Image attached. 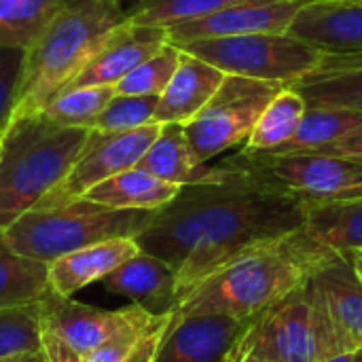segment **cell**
<instances>
[{"instance_id":"1","label":"cell","mask_w":362,"mask_h":362,"mask_svg":"<svg viewBox=\"0 0 362 362\" xmlns=\"http://www.w3.org/2000/svg\"><path fill=\"white\" fill-rule=\"evenodd\" d=\"M221 182L187 185L136 235L142 252L168 263L178 295L225 263L280 242L308 221V206L225 159Z\"/></svg>"},{"instance_id":"2","label":"cell","mask_w":362,"mask_h":362,"mask_svg":"<svg viewBox=\"0 0 362 362\" xmlns=\"http://www.w3.org/2000/svg\"><path fill=\"white\" fill-rule=\"evenodd\" d=\"M125 21L123 0H66L51 25L25 51L13 121L42 112Z\"/></svg>"},{"instance_id":"3","label":"cell","mask_w":362,"mask_h":362,"mask_svg":"<svg viewBox=\"0 0 362 362\" xmlns=\"http://www.w3.org/2000/svg\"><path fill=\"white\" fill-rule=\"evenodd\" d=\"M291 235L246 252L197 280L176 297L170 312L257 318L278 305L299 291L312 274L293 252Z\"/></svg>"},{"instance_id":"4","label":"cell","mask_w":362,"mask_h":362,"mask_svg":"<svg viewBox=\"0 0 362 362\" xmlns=\"http://www.w3.org/2000/svg\"><path fill=\"white\" fill-rule=\"evenodd\" d=\"M89 129L42 115L11 121L0 148V231L32 210L72 170Z\"/></svg>"},{"instance_id":"5","label":"cell","mask_w":362,"mask_h":362,"mask_svg":"<svg viewBox=\"0 0 362 362\" xmlns=\"http://www.w3.org/2000/svg\"><path fill=\"white\" fill-rule=\"evenodd\" d=\"M157 210H117L85 197L34 206L0 231V242L15 255L53 263L74 250L115 238H136Z\"/></svg>"},{"instance_id":"6","label":"cell","mask_w":362,"mask_h":362,"mask_svg":"<svg viewBox=\"0 0 362 362\" xmlns=\"http://www.w3.org/2000/svg\"><path fill=\"white\" fill-rule=\"evenodd\" d=\"M231 159L261 182L310 206L362 197V163L322 153L240 151Z\"/></svg>"},{"instance_id":"7","label":"cell","mask_w":362,"mask_h":362,"mask_svg":"<svg viewBox=\"0 0 362 362\" xmlns=\"http://www.w3.org/2000/svg\"><path fill=\"white\" fill-rule=\"evenodd\" d=\"M178 49L216 66L225 74L293 85L310 74L325 53L291 34H244L204 38Z\"/></svg>"},{"instance_id":"8","label":"cell","mask_w":362,"mask_h":362,"mask_svg":"<svg viewBox=\"0 0 362 362\" xmlns=\"http://www.w3.org/2000/svg\"><path fill=\"white\" fill-rule=\"evenodd\" d=\"M282 83L227 74L214 98L185 123V136L199 161L246 144L265 106L284 89Z\"/></svg>"},{"instance_id":"9","label":"cell","mask_w":362,"mask_h":362,"mask_svg":"<svg viewBox=\"0 0 362 362\" xmlns=\"http://www.w3.org/2000/svg\"><path fill=\"white\" fill-rule=\"evenodd\" d=\"M261 356L276 362H322V329L308 282L255 318L229 362Z\"/></svg>"},{"instance_id":"10","label":"cell","mask_w":362,"mask_h":362,"mask_svg":"<svg viewBox=\"0 0 362 362\" xmlns=\"http://www.w3.org/2000/svg\"><path fill=\"white\" fill-rule=\"evenodd\" d=\"M161 132V123H151L132 132H98L89 129V136L68 172V176L47 193L36 206H53L83 197L95 185L132 170L140 163L148 146Z\"/></svg>"},{"instance_id":"11","label":"cell","mask_w":362,"mask_h":362,"mask_svg":"<svg viewBox=\"0 0 362 362\" xmlns=\"http://www.w3.org/2000/svg\"><path fill=\"white\" fill-rule=\"evenodd\" d=\"M151 316L155 314L138 303L121 310H102L95 305L72 301L70 297H59L53 291L40 301L42 331L53 333L81 356H87L89 352L100 348L106 339H110L127 325L146 320Z\"/></svg>"},{"instance_id":"12","label":"cell","mask_w":362,"mask_h":362,"mask_svg":"<svg viewBox=\"0 0 362 362\" xmlns=\"http://www.w3.org/2000/svg\"><path fill=\"white\" fill-rule=\"evenodd\" d=\"M255 318L174 314L155 362H229Z\"/></svg>"},{"instance_id":"13","label":"cell","mask_w":362,"mask_h":362,"mask_svg":"<svg viewBox=\"0 0 362 362\" xmlns=\"http://www.w3.org/2000/svg\"><path fill=\"white\" fill-rule=\"evenodd\" d=\"M308 288L346 352L362 350V278L348 255L322 259L310 274Z\"/></svg>"},{"instance_id":"14","label":"cell","mask_w":362,"mask_h":362,"mask_svg":"<svg viewBox=\"0 0 362 362\" xmlns=\"http://www.w3.org/2000/svg\"><path fill=\"white\" fill-rule=\"evenodd\" d=\"M305 0H244L208 17L165 28L168 40L180 47L191 40L244 34H284Z\"/></svg>"},{"instance_id":"15","label":"cell","mask_w":362,"mask_h":362,"mask_svg":"<svg viewBox=\"0 0 362 362\" xmlns=\"http://www.w3.org/2000/svg\"><path fill=\"white\" fill-rule=\"evenodd\" d=\"M293 252L314 269L331 255L362 248V197L308 208L305 225L291 235Z\"/></svg>"},{"instance_id":"16","label":"cell","mask_w":362,"mask_h":362,"mask_svg":"<svg viewBox=\"0 0 362 362\" xmlns=\"http://www.w3.org/2000/svg\"><path fill=\"white\" fill-rule=\"evenodd\" d=\"M286 34L325 55L362 53V0H305Z\"/></svg>"},{"instance_id":"17","label":"cell","mask_w":362,"mask_h":362,"mask_svg":"<svg viewBox=\"0 0 362 362\" xmlns=\"http://www.w3.org/2000/svg\"><path fill=\"white\" fill-rule=\"evenodd\" d=\"M165 45H170V40L163 28L134 25L125 21L108 36V40L68 87L117 85L136 66L161 51Z\"/></svg>"},{"instance_id":"18","label":"cell","mask_w":362,"mask_h":362,"mask_svg":"<svg viewBox=\"0 0 362 362\" xmlns=\"http://www.w3.org/2000/svg\"><path fill=\"white\" fill-rule=\"evenodd\" d=\"M136 168L146 170L148 174L178 187L221 182L231 174V165L227 161H221L218 165L199 161L180 123H163L159 136Z\"/></svg>"},{"instance_id":"19","label":"cell","mask_w":362,"mask_h":362,"mask_svg":"<svg viewBox=\"0 0 362 362\" xmlns=\"http://www.w3.org/2000/svg\"><path fill=\"white\" fill-rule=\"evenodd\" d=\"M225 72L180 49V62L168 87L159 95L157 123H189L218 91Z\"/></svg>"},{"instance_id":"20","label":"cell","mask_w":362,"mask_h":362,"mask_svg":"<svg viewBox=\"0 0 362 362\" xmlns=\"http://www.w3.org/2000/svg\"><path fill=\"white\" fill-rule=\"evenodd\" d=\"M102 284L108 293L127 297L132 303L146 308L155 316L170 312L178 297L174 269L142 250L110 272Z\"/></svg>"},{"instance_id":"21","label":"cell","mask_w":362,"mask_h":362,"mask_svg":"<svg viewBox=\"0 0 362 362\" xmlns=\"http://www.w3.org/2000/svg\"><path fill=\"white\" fill-rule=\"evenodd\" d=\"M138 252L140 246L136 244V238H115L74 250L49 263L51 291L59 297H72L83 286L102 282L110 272Z\"/></svg>"},{"instance_id":"22","label":"cell","mask_w":362,"mask_h":362,"mask_svg":"<svg viewBox=\"0 0 362 362\" xmlns=\"http://www.w3.org/2000/svg\"><path fill=\"white\" fill-rule=\"evenodd\" d=\"M308 106L362 110V53L322 55L320 64L293 83Z\"/></svg>"},{"instance_id":"23","label":"cell","mask_w":362,"mask_h":362,"mask_svg":"<svg viewBox=\"0 0 362 362\" xmlns=\"http://www.w3.org/2000/svg\"><path fill=\"white\" fill-rule=\"evenodd\" d=\"M180 189L182 187L165 182L146 170L132 168L95 185L83 197L117 210H159L170 204Z\"/></svg>"},{"instance_id":"24","label":"cell","mask_w":362,"mask_h":362,"mask_svg":"<svg viewBox=\"0 0 362 362\" xmlns=\"http://www.w3.org/2000/svg\"><path fill=\"white\" fill-rule=\"evenodd\" d=\"M358 127H362V110L337 106H308L291 140L265 153H316L322 146L350 136Z\"/></svg>"},{"instance_id":"25","label":"cell","mask_w":362,"mask_h":362,"mask_svg":"<svg viewBox=\"0 0 362 362\" xmlns=\"http://www.w3.org/2000/svg\"><path fill=\"white\" fill-rule=\"evenodd\" d=\"M49 293V265L15 255L0 242V312L40 303Z\"/></svg>"},{"instance_id":"26","label":"cell","mask_w":362,"mask_h":362,"mask_svg":"<svg viewBox=\"0 0 362 362\" xmlns=\"http://www.w3.org/2000/svg\"><path fill=\"white\" fill-rule=\"evenodd\" d=\"M66 0H0V47L28 51Z\"/></svg>"},{"instance_id":"27","label":"cell","mask_w":362,"mask_h":362,"mask_svg":"<svg viewBox=\"0 0 362 362\" xmlns=\"http://www.w3.org/2000/svg\"><path fill=\"white\" fill-rule=\"evenodd\" d=\"M305 110L308 104L303 95L295 87L286 85L261 112L244 151H274L282 146L297 132Z\"/></svg>"},{"instance_id":"28","label":"cell","mask_w":362,"mask_h":362,"mask_svg":"<svg viewBox=\"0 0 362 362\" xmlns=\"http://www.w3.org/2000/svg\"><path fill=\"white\" fill-rule=\"evenodd\" d=\"M117 95L115 85H83V87H66L57 93L49 106L38 112L49 121L64 127H81L93 129L98 117L108 106V102Z\"/></svg>"},{"instance_id":"29","label":"cell","mask_w":362,"mask_h":362,"mask_svg":"<svg viewBox=\"0 0 362 362\" xmlns=\"http://www.w3.org/2000/svg\"><path fill=\"white\" fill-rule=\"evenodd\" d=\"M238 2L244 0H132V6H127V21L165 30L170 25L208 17Z\"/></svg>"},{"instance_id":"30","label":"cell","mask_w":362,"mask_h":362,"mask_svg":"<svg viewBox=\"0 0 362 362\" xmlns=\"http://www.w3.org/2000/svg\"><path fill=\"white\" fill-rule=\"evenodd\" d=\"M180 62V49L165 45L161 51L136 66L115 87L123 95H161Z\"/></svg>"},{"instance_id":"31","label":"cell","mask_w":362,"mask_h":362,"mask_svg":"<svg viewBox=\"0 0 362 362\" xmlns=\"http://www.w3.org/2000/svg\"><path fill=\"white\" fill-rule=\"evenodd\" d=\"M40 303L0 312V358L21 352L40 354Z\"/></svg>"},{"instance_id":"32","label":"cell","mask_w":362,"mask_h":362,"mask_svg":"<svg viewBox=\"0 0 362 362\" xmlns=\"http://www.w3.org/2000/svg\"><path fill=\"white\" fill-rule=\"evenodd\" d=\"M159 95H123L117 93L95 121L98 132H132L155 121Z\"/></svg>"},{"instance_id":"33","label":"cell","mask_w":362,"mask_h":362,"mask_svg":"<svg viewBox=\"0 0 362 362\" xmlns=\"http://www.w3.org/2000/svg\"><path fill=\"white\" fill-rule=\"evenodd\" d=\"M25 51L0 47V132H4L15 112L19 85L23 78Z\"/></svg>"},{"instance_id":"34","label":"cell","mask_w":362,"mask_h":362,"mask_svg":"<svg viewBox=\"0 0 362 362\" xmlns=\"http://www.w3.org/2000/svg\"><path fill=\"white\" fill-rule=\"evenodd\" d=\"M153 320H155V316H151L146 320H138L134 325H127L125 329L115 333L110 339H106L100 348H95L87 356H83V362H123Z\"/></svg>"},{"instance_id":"35","label":"cell","mask_w":362,"mask_h":362,"mask_svg":"<svg viewBox=\"0 0 362 362\" xmlns=\"http://www.w3.org/2000/svg\"><path fill=\"white\" fill-rule=\"evenodd\" d=\"M170 322V312L155 316V320L148 325V329L142 333V337L136 341V346L132 348V352L125 356L123 362H155L157 361V352L163 339V333L168 329Z\"/></svg>"},{"instance_id":"36","label":"cell","mask_w":362,"mask_h":362,"mask_svg":"<svg viewBox=\"0 0 362 362\" xmlns=\"http://www.w3.org/2000/svg\"><path fill=\"white\" fill-rule=\"evenodd\" d=\"M40 358L42 362H83L81 354H76L66 341H62L59 337H55L49 331H42Z\"/></svg>"},{"instance_id":"37","label":"cell","mask_w":362,"mask_h":362,"mask_svg":"<svg viewBox=\"0 0 362 362\" xmlns=\"http://www.w3.org/2000/svg\"><path fill=\"white\" fill-rule=\"evenodd\" d=\"M316 153L335 155V157H344V159H352V161L362 163V127H358L356 132H352L350 136H346V138H341L337 142H331V144L322 146Z\"/></svg>"},{"instance_id":"38","label":"cell","mask_w":362,"mask_h":362,"mask_svg":"<svg viewBox=\"0 0 362 362\" xmlns=\"http://www.w3.org/2000/svg\"><path fill=\"white\" fill-rule=\"evenodd\" d=\"M0 362H42V358H40V354H34V352H21V354L2 356Z\"/></svg>"},{"instance_id":"39","label":"cell","mask_w":362,"mask_h":362,"mask_svg":"<svg viewBox=\"0 0 362 362\" xmlns=\"http://www.w3.org/2000/svg\"><path fill=\"white\" fill-rule=\"evenodd\" d=\"M348 257H350V261H352L354 269L358 272V276L362 278V248L361 250H352V252H348Z\"/></svg>"},{"instance_id":"40","label":"cell","mask_w":362,"mask_h":362,"mask_svg":"<svg viewBox=\"0 0 362 362\" xmlns=\"http://www.w3.org/2000/svg\"><path fill=\"white\" fill-rule=\"evenodd\" d=\"M322 362H354V354H339V356H333V358H327Z\"/></svg>"},{"instance_id":"41","label":"cell","mask_w":362,"mask_h":362,"mask_svg":"<svg viewBox=\"0 0 362 362\" xmlns=\"http://www.w3.org/2000/svg\"><path fill=\"white\" fill-rule=\"evenodd\" d=\"M238 362H276V361H269V358H261V356H244V358H240Z\"/></svg>"},{"instance_id":"42","label":"cell","mask_w":362,"mask_h":362,"mask_svg":"<svg viewBox=\"0 0 362 362\" xmlns=\"http://www.w3.org/2000/svg\"><path fill=\"white\" fill-rule=\"evenodd\" d=\"M354 362H362V350L354 352Z\"/></svg>"},{"instance_id":"43","label":"cell","mask_w":362,"mask_h":362,"mask_svg":"<svg viewBox=\"0 0 362 362\" xmlns=\"http://www.w3.org/2000/svg\"><path fill=\"white\" fill-rule=\"evenodd\" d=\"M6 132V129H4ZM4 132H0V148H2V136H4Z\"/></svg>"},{"instance_id":"44","label":"cell","mask_w":362,"mask_h":362,"mask_svg":"<svg viewBox=\"0 0 362 362\" xmlns=\"http://www.w3.org/2000/svg\"><path fill=\"white\" fill-rule=\"evenodd\" d=\"M123 2H125V0H123Z\"/></svg>"}]
</instances>
